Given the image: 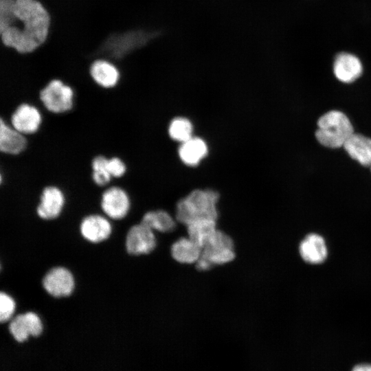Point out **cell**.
<instances>
[{
	"label": "cell",
	"instance_id": "e0dca14e",
	"mask_svg": "<svg viewBox=\"0 0 371 371\" xmlns=\"http://www.w3.org/2000/svg\"><path fill=\"white\" fill-rule=\"evenodd\" d=\"M207 153L208 146L206 142L201 137L194 136L181 143L178 149L179 159L188 166H197Z\"/></svg>",
	"mask_w": 371,
	"mask_h": 371
},
{
	"label": "cell",
	"instance_id": "8fae6325",
	"mask_svg": "<svg viewBox=\"0 0 371 371\" xmlns=\"http://www.w3.org/2000/svg\"><path fill=\"white\" fill-rule=\"evenodd\" d=\"M8 329L16 341L23 342L29 336L40 335L43 331V324L36 313L27 311L13 317L9 323Z\"/></svg>",
	"mask_w": 371,
	"mask_h": 371
},
{
	"label": "cell",
	"instance_id": "d6986e66",
	"mask_svg": "<svg viewBox=\"0 0 371 371\" xmlns=\"http://www.w3.org/2000/svg\"><path fill=\"white\" fill-rule=\"evenodd\" d=\"M353 159L364 166H371V139L361 134L353 133L343 146Z\"/></svg>",
	"mask_w": 371,
	"mask_h": 371
},
{
	"label": "cell",
	"instance_id": "277c9868",
	"mask_svg": "<svg viewBox=\"0 0 371 371\" xmlns=\"http://www.w3.org/2000/svg\"><path fill=\"white\" fill-rule=\"evenodd\" d=\"M73 88L58 78L52 79L39 92V108L54 114L69 111L74 106Z\"/></svg>",
	"mask_w": 371,
	"mask_h": 371
},
{
	"label": "cell",
	"instance_id": "ba28073f",
	"mask_svg": "<svg viewBox=\"0 0 371 371\" xmlns=\"http://www.w3.org/2000/svg\"><path fill=\"white\" fill-rule=\"evenodd\" d=\"M42 122L43 114L41 109L28 102L20 104L8 121L14 128L26 136L36 133L39 130Z\"/></svg>",
	"mask_w": 371,
	"mask_h": 371
},
{
	"label": "cell",
	"instance_id": "d4e9b609",
	"mask_svg": "<svg viewBox=\"0 0 371 371\" xmlns=\"http://www.w3.org/2000/svg\"><path fill=\"white\" fill-rule=\"evenodd\" d=\"M107 167L113 179L121 178L127 170L125 162L117 156L108 158Z\"/></svg>",
	"mask_w": 371,
	"mask_h": 371
},
{
	"label": "cell",
	"instance_id": "4fadbf2b",
	"mask_svg": "<svg viewBox=\"0 0 371 371\" xmlns=\"http://www.w3.org/2000/svg\"><path fill=\"white\" fill-rule=\"evenodd\" d=\"M89 72L94 82L104 89L115 87L121 77L118 67L113 62L104 58H98L92 61Z\"/></svg>",
	"mask_w": 371,
	"mask_h": 371
},
{
	"label": "cell",
	"instance_id": "44dd1931",
	"mask_svg": "<svg viewBox=\"0 0 371 371\" xmlns=\"http://www.w3.org/2000/svg\"><path fill=\"white\" fill-rule=\"evenodd\" d=\"M216 221L204 218L191 222L186 225L188 236L203 248L218 229Z\"/></svg>",
	"mask_w": 371,
	"mask_h": 371
},
{
	"label": "cell",
	"instance_id": "3957f363",
	"mask_svg": "<svg viewBox=\"0 0 371 371\" xmlns=\"http://www.w3.org/2000/svg\"><path fill=\"white\" fill-rule=\"evenodd\" d=\"M353 133V127L348 117L344 113L333 110L319 118L315 137L324 146L337 148L343 147Z\"/></svg>",
	"mask_w": 371,
	"mask_h": 371
},
{
	"label": "cell",
	"instance_id": "cb8c5ba5",
	"mask_svg": "<svg viewBox=\"0 0 371 371\" xmlns=\"http://www.w3.org/2000/svg\"><path fill=\"white\" fill-rule=\"evenodd\" d=\"M16 310V302L13 297L5 292L0 294V321L3 323L10 320Z\"/></svg>",
	"mask_w": 371,
	"mask_h": 371
},
{
	"label": "cell",
	"instance_id": "7a4b0ae2",
	"mask_svg": "<svg viewBox=\"0 0 371 371\" xmlns=\"http://www.w3.org/2000/svg\"><path fill=\"white\" fill-rule=\"evenodd\" d=\"M219 193L212 189H195L180 199L176 205L175 218L184 225L200 218L218 219Z\"/></svg>",
	"mask_w": 371,
	"mask_h": 371
},
{
	"label": "cell",
	"instance_id": "9a60e30c",
	"mask_svg": "<svg viewBox=\"0 0 371 371\" xmlns=\"http://www.w3.org/2000/svg\"><path fill=\"white\" fill-rule=\"evenodd\" d=\"M302 258L310 264L322 263L328 255L327 247L324 238L315 233L305 236L299 246Z\"/></svg>",
	"mask_w": 371,
	"mask_h": 371
},
{
	"label": "cell",
	"instance_id": "603a6c76",
	"mask_svg": "<svg viewBox=\"0 0 371 371\" xmlns=\"http://www.w3.org/2000/svg\"><path fill=\"white\" fill-rule=\"evenodd\" d=\"M108 157L104 155H97L91 161V177L94 183L102 189L110 185L113 178L108 167Z\"/></svg>",
	"mask_w": 371,
	"mask_h": 371
},
{
	"label": "cell",
	"instance_id": "9c48e42d",
	"mask_svg": "<svg viewBox=\"0 0 371 371\" xmlns=\"http://www.w3.org/2000/svg\"><path fill=\"white\" fill-rule=\"evenodd\" d=\"M42 285L52 297H68L74 290L75 279L72 273L66 267H54L45 274Z\"/></svg>",
	"mask_w": 371,
	"mask_h": 371
},
{
	"label": "cell",
	"instance_id": "5bb4252c",
	"mask_svg": "<svg viewBox=\"0 0 371 371\" xmlns=\"http://www.w3.org/2000/svg\"><path fill=\"white\" fill-rule=\"evenodd\" d=\"M27 137L14 128L7 121L0 118V153L18 155L25 150Z\"/></svg>",
	"mask_w": 371,
	"mask_h": 371
},
{
	"label": "cell",
	"instance_id": "7c38bea8",
	"mask_svg": "<svg viewBox=\"0 0 371 371\" xmlns=\"http://www.w3.org/2000/svg\"><path fill=\"white\" fill-rule=\"evenodd\" d=\"M79 228L83 238L92 243L106 240L112 232V226L108 218L98 214H91L83 218Z\"/></svg>",
	"mask_w": 371,
	"mask_h": 371
},
{
	"label": "cell",
	"instance_id": "30bf717a",
	"mask_svg": "<svg viewBox=\"0 0 371 371\" xmlns=\"http://www.w3.org/2000/svg\"><path fill=\"white\" fill-rule=\"evenodd\" d=\"M156 246L157 239L154 231L142 223L133 225L128 230L125 247L129 254H148L154 251Z\"/></svg>",
	"mask_w": 371,
	"mask_h": 371
},
{
	"label": "cell",
	"instance_id": "4316f807",
	"mask_svg": "<svg viewBox=\"0 0 371 371\" xmlns=\"http://www.w3.org/2000/svg\"><path fill=\"white\" fill-rule=\"evenodd\" d=\"M370 170H371V166H370Z\"/></svg>",
	"mask_w": 371,
	"mask_h": 371
},
{
	"label": "cell",
	"instance_id": "ffe728a7",
	"mask_svg": "<svg viewBox=\"0 0 371 371\" xmlns=\"http://www.w3.org/2000/svg\"><path fill=\"white\" fill-rule=\"evenodd\" d=\"M177 220L164 210H150L146 212L141 223L152 230L161 233L171 232L177 226Z\"/></svg>",
	"mask_w": 371,
	"mask_h": 371
},
{
	"label": "cell",
	"instance_id": "6da1fadb",
	"mask_svg": "<svg viewBox=\"0 0 371 371\" xmlns=\"http://www.w3.org/2000/svg\"><path fill=\"white\" fill-rule=\"evenodd\" d=\"M50 19L36 0H1V34L3 43L19 54L33 52L46 40Z\"/></svg>",
	"mask_w": 371,
	"mask_h": 371
},
{
	"label": "cell",
	"instance_id": "ac0fdd59",
	"mask_svg": "<svg viewBox=\"0 0 371 371\" xmlns=\"http://www.w3.org/2000/svg\"><path fill=\"white\" fill-rule=\"evenodd\" d=\"M202 253V247L188 237L175 240L170 247L172 258L180 264H195Z\"/></svg>",
	"mask_w": 371,
	"mask_h": 371
},
{
	"label": "cell",
	"instance_id": "52a82bcc",
	"mask_svg": "<svg viewBox=\"0 0 371 371\" xmlns=\"http://www.w3.org/2000/svg\"><path fill=\"white\" fill-rule=\"evenodd\" d=\"M66 196L61 188L54 185L45 186L36 205V212L43 220L58 218L66 206Z\"/></svg>",
	"mask_w": 371,
	"mask_h": 371
},
{
	"label": "cell",
	"instance_id": "484cf974",
	"mask_svg": "<svg viewBox=\"0 0 371 371\" xmlns=\"http://www.w3.org/2000/svg\"><path fill=\"white\" fill-rule=\"evenodd\" d=\"M352 371H371V364L361 363L355 366Z\"/></svg>",
	"mask_w": 371,
	"mask_h": 371
},
{
	"label": "cell",
	"instance_id": "5b68a950",
	"mask_svg": "<svg viewBox=\"0 0 371 371\" xmlns=\"http://www.w3.org/2000/svg\"><path fill=\"white\" fill-rule=\"evenodd\" d=\"M201 257L212 267L229 263L236 257L234 240L230 236L217 229L203 247Z\"/></svg>",
	"mask_w": 371,
	"mask_h": 371
},
{
	"label": "cell",
	"instance_id": "8992f818",
	"mask_svg": "<svg viewBox=\"0 0 371 371\" xmlns=\"http://www.w3.org/2000/svg\"><path fill=\"white\" fill-rule=\"evenodd\" d=\"M131 203L128 192L117 185H109L104 188L99 201L103 213L113 220H120L126 216Z\"/></svg>",
	"mask_w": 371,
	"mask_h": 371
},
{
	"label": "cell",
	"instance_id": "2e32d148",
	"mask_svg": "<svg viewBox=\"0 0 371 371\" xmlns=\"http://www.w3.org/2000/svg\"><path fill=\"white\" fill-rule=\"evenodd\" d=\"M333 70L339 80L349 83L355 81L361 76L362 65L357 56L343 52L336 56Z\"/></svg>",
	"mask_w": 371,
	"mask_h": 371
},
{
	"label": "cell",
	"instance_id": "7402d4cb",
	"mask_svg": "<svg viewBox=\"0 0 371 371\" xmlns=\"http://www.w3.org/2000/svg\"><path fill=\"white\" fill-rule=\"evenodd\" d=\"M194 126L192 122L185 117H176L172 119L168 127L169 137L180 144L193 136Z\"/></svg>",
	"mask_w": 371,
	"mask_h": 371
}]
</instances>
